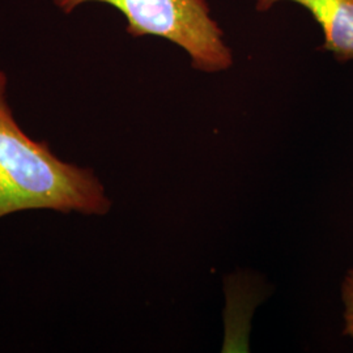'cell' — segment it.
I'll list each match as a JSON object with an SVG mask.
<instances>
[{"mask_svg": "<svg viewBox=\"0 0 353 353\" xmlns=\"http://www.w3.org/2000/svg\"><path fill=\"white\" fill-rule=\"evenodd\" d=\"M0 71V219L26 211L103 216L112 201L89 168L63 161L46 141L26 135L7 100Z\"/></svg>", "mask_w": 353, "mask_h": 353, "instance_id": "obj_1", "label": "cell"}, {"mask_svg": "<svg viewBox=\"0 0 353 353\" xmlns=\"http://www.w3.org/2000/svg\"><path fill=\"white\" fill-rule=\"evenodd\" d=\"M62 12L85 3H103L123 14L132 37H159L188 54L192 68L217 74L229 70L233 51L207 0H51Z\"/></svg>", "mask_w": 353, "mask_h": 353, "instance_id": "obj_2", "label": "cell"}, {"mask_svg": "<svg viewBox=\"0 0 353 353\" xmlns=\"http://www.w3.org/2000/svg\"><path fill=\"white\" fill-rule=\"evenodd\" d=\"M281 1L301 6L323 34V49L344 63L353 61V0H255L258 12H268Z\"/></svg>", "mask_w": 353, "mask_h": 353, "instance_id": "obj_3", "label": "cell"}, {"mask_svg": "<svg viewBox=\"0 0 353 353\" xmlns=\"http://www.w3.org/2000/svg\"><path fill=\"white\" fill-rule=\"evenodd\" d=\"M343 301L345 305V334L353 339V270L348 272L343 284Z\"/></svg>", "mask_w": 353, "mask_h": 353, "instance_id": "obj_4", "label": "cell"}]
</instances>
